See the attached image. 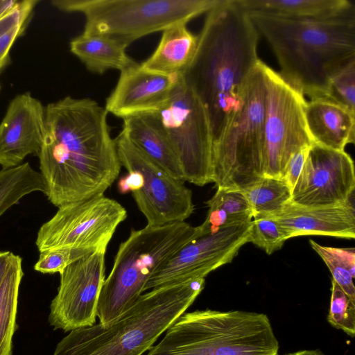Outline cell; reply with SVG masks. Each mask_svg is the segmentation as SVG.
<instances>
[{
    "instance_id": "f1b7e54d",
    "label": "cell",
    "mask_w": 355,
    "mask_h": 355,
    "mask_svg": "<svg viewBox=\"0 0 355 355\" xmlns=\"http://www.w3.org/2000/svg\"><path fill=\"white\" fill-rule=\"evenodd\" d=\"M327 316L329 323L351 337L355 335V299L349 297L334 281Z\"/></svg>"
},
{
    "instance_id": "d6986e66",
    "label": "cell",
    "mask_w": 355,
    "mask_h": 355,
    "mask_svg": "<svg viewBox=\"0 0 355 355\" xmlns=\"http://www.w3.org/2000/svg\"><path fill=\"white\" fill-rule=\"evenodd\" d=\"M304 118L313 144L345 150L355 139V114L327 99L306 101Z\"/></svg>"
},
{
    "instance_id": "4fadbf2b",
    "label": "cell",
    "mask_w": 355,
    "mask_h": 355,
    "mask_svg": "<svg viewBox=\"0 0 355 355\" xmlns=\"http://www.w3.org/2000/svg\"><path fill=\"white\" fill-rule=\"evenodd\" d=\"M251 221L199 234L183 245L152 274L144 291L191 279L205 278L230 263L250 241Z\"/></svg>"
},
{
    "instance_id": "3957f363",
    "label": "cell",
    "mask_w": 355,
    "mask_h": 355,
    "mask_svg": "<svg viewBox=\"0 0 355 355\" xmlns=\"http://www.w3.org/2000/svg\"><path fill=\"white\" fill-rule=\"evenodd\" d=\"M248 15L275 53L279 74L311 100L324 98L332 76L355 60V10L323 19Z\"/></svg>"
},
{
    "instance_id": "83f0119b",
    "label": "cell",
    "mask_w": 355,
    "mask_h": 355,
    "mask_svg": "<svg viewBox=\"0 0 355 355\" xmlns=\"http://www.w3.org/2000/svg\"><path fill=\"white\" fill-rule=\"evenodd\" d=\"M311 248L318 254L329 269L333 279L351 298L355 299V249L321 245L309 241Z\"/></svg>"
},
{
    "instance_id": "30bf717a",
    "label": "cell",
    "mask_w": 355,
    "mask_h": 355,
    "mask_svg": "<svg viewBox=\"0 0 355 355\" xmlns=\"http://www.w3.org/2000/svg\"><path fill=\"white\" fill-rule=\"evenodd\" d=\"M266 87L262 176L283 178L291 156L313 141L304 118V96L263 64Z\"/></svg>"
},
{
    "instance_id": "9c48e42d",
    "label": "cell",
    "mask_w": 355,
    "mask_h": 355,
    "mask_svg": "<svg viewBox=\"0 0 355 355\" xmlns=\"http://www.w3.org/2000/svg\"><path fill=\"white\" fill-rule=\"evenodd\" d=\"M155 114L178 159L184 181L200 187L212 182L213 135L209 115L182 74Z\"/></svg>"
},
{
    "instance_id": "ffe728a7",
    "label": "cell",
    "mask_w": 355,
    "mask_h": 355,
    "mask_svg": "<svg viewBox=\"0 0 355 355\" xmlns=\"http://www.w3.org/2000/svg\"><path fill=\"white\" fill-rule=\"evenodd\" d=\"M123 121L121 132L137 148L171 177L184 181L178 159L155 113L131 116Z\"/></svg>"
},
{
    "instance_id": "cb8c5ba5",
    "label": "cell",
    "mask_w": 355,
    "mask_h": 355,
    "mask_svg": "<svg viewBox=\"0 0 355 355\" xmlns=\"http://www.w3.org/2000/svg\"><path fill=\"white\" fill-rule=\"evenodd\" d=\"M206 204L209 207L207 217L199 225L204 232H213L225 226L252 220L250 207L240 190L217 188Z\"/></svg>"
},
{
    "instance_id": "1f68e13d",
    "label": "cell",
    "mask_w": 355,
    "mask_h": 355,
    "mask_svg": "<svg viewBox=\"0 0 355 355\" xmlns=\"http://www.w3.org/2000/svg\"><path fill=\"white\" fill-rule=\"evenodd\" d=\"M95 251L78 248H56L40 252L35 270L44 274L62 272L68 266Z\"/></svg>"
},
{
    "instance_id": "f546056e",
    "label": "cell",
    "mask_w": 355,
    "mask_h": 355,
    "mask_svg": "<svg viewBox=\"0 0 355 355\" xmlns=\"http://www.w3.org/2000/svg\"><path fill=\"white\" fill-rule=\"evenodd\" d=\"M322 99L339 104L355 114V60L332 76Z\"/></svg>"
},
{
    "instance_id": "8992f818",
    "label": "cell",
    "mask_w": 355,
    "mask_h": 355,
    "mask_svg": "<svg viewBox=\"0 0 355 355\" xmlns=\"http://www.w3.org/2000/svg\"><path fill=\"white\" fill-rule=\"evenodd\" d=\"M198 234V227L185 221L132 230L119 245L103 284L96 312L99 322L112 321L129 309L157 268Z\"/></svg>"
},
{
    "instance_id": "4dcf8cb0",
    "label": "cell",
    "mask_w": 355,
    "mask_h": 355,
    "mask_svg": "<svg viewBox=\"0 0 355 355\" xmlns=\"http://www.w3.org/2000/svg\"><path fill=\"white\" fill-rule=\"evenodd\" d=\"M287 239L272 216L254 218L251 222L250 241L271 254L282 248Z\"/></svg>"
},
{
    "instance_id": "7c38bea8",
    "label": "cell",
    "mask_w": 355,
    "mask_h": 355,
    "mask_svg": "<svg viewBox=\"0 0 355 355\" xmlns=\"http://www.w3.org/2000/svg\"><path fill=\"white\" fill-rule=\"evenodd\" d=\"M121 165L127 171H139L142 187L132 192L147 225H163L185 221L194 211L192 192L184 181L171 177L137 148L121 132L115 139Z\"/></svg>"
},
{
    "instance_id": "d6a6232c",
    "label": "cell",
    "mask_w": 355,
    "mask_h": 355,
    "mask_svg": "<svg viewBox=\"0 0 355 355\" xmlns=\"http://www.w3.org/2000/svg\"><path fill=\"white\" fill-rule=\"evenodd\" d=\"M37 0L18 1L15 7L0 18V37L21 23L29 21Z\"/></svg>"
},
{
    "instance_id": "9a60e30c",
    "label": "cell",
    "mask_w": 355,
    "mask_h": 355,
    "mask_svg": "<svg viewBox=\"0 0 355 355\" xmlns=\"http://www.w3.org/2000/svg\"><path fill=\"white\" fill-rule=\"evenodd\" d=\"M355 191L354 162L345 150L312 144L291 191V202L309 207L345 203Z\"/></svg>"
},
{
    "instance_id": "484cf974",
    "label": "cell",
    "mask_w": 355,
    "mask_h": 355,
    "mask_svg": "<svg viewBox=\"0 0 355 355\" xmlns=\"http://www.w3.org/2000/svg\"><path fill=\"white\" fill-rule=\"evenodd\" d=\"M241 191L252 212V218L271 216L291 201V189L282 178L261 176Z\"/></svg>"
},
{
    "instance_id": "6da1fadb",
    "label": "cell",
    "mask_w": 355,
    "mask_h": 355,
    "mask_svg": "<svg viewBox=\"0 0 355 355\" xmlns=\"http://www.w3.org/2000/svg\"><path fill=\"white\" fill-rule=\"evenodd\" d=\"M45 116L37 157L48 200L60 207L103 195L121 167L105 107L68 96L49 103Z\"/></svg>"
},
{
    "instance_id": "d4e9b609",
    "label": "cell",
    "mask_w": 355,
    "mask_h": 355,
    "mask_svg": "<svg viewBox=\"0 0 355 355\" xmlns=\"http://www.w3.org/2000/svg\"><path fill=\"white\" fill-rule=\"evenodd\" d=\"M23 276L22 259L15 254L0 286V355L12 354L18 294Z\"/></svg>"
},
{
    "instance_id": "836d02e7",
    "label": "cell",
    "mask_w": 355,
    "mask_h": 355,
    "mask_svg": "<svg viewBox=\"0 0 355 355\" xmlns=\"http://www.w3.org/2000/svg\"><path fill=\"white\" fill-rule=\"evenodd\" d=\"M29 21L17 25L0 37V73L10 62V52L15 41L24 33Z\"/></svg>"
},
{
    "instance_id": "e575fe53",
    "label": "cell",
    "mask_w": 355,
    "mask_h": 355,
    "mask_svg": "<svg viewBox=\"0 0 355 355\" xmlns=\"http://www.w3.org/2000/svg\"><path fill=\"white\" fill-rule=\"evenodd\" d=\"M309 147L303 148L293 154L286 166L283 178L290 188H293L302 171Z\"/></svg>"
},
{
    "instance_id": "ba28073f",
    "label": "cell",
    "mask_w": 355,
    "mask_h": 355,
    "mask_svg": "<svg viewBox=\"0 0 355 355\" xmlns=\"http://www.w3.org/2000/svg\"><path fill=\"white\" fill-rule=\"evenodd\" d=\"M222 0H53L66 12L85 17L83 33L107 37L125 48L147 35L187 24Z\"/></svg>"
},
{
    "instance_id": "277c9868",
    "label": "cell",
    "mask_w": 355,
    "mask_h": 355,
    "mask_svg": "<svg viewBox=\"0 0 355 355\" xmlns=\"http://www.w3.org/2000/svg\"><path fill=\"white\" fill-rule=\"evenodd\" d=\"M205 284L199 278L152 289L113 320L71 331L53 355H142L186 312Z\"/></svg>"
},
{
    "instance_id": "5bb4252c",
    "label": "cell",
    "mask_w": 355,
    "mask_h": 355,
    "mask_svg": "<svg viewBox=\"0 0 355 355\" xmlns=\"http://www.w3.org/2000/svg\"><path fill=\"white\" fill-rule=\"evenodd\" d=\"M105 252H95L60 273L58 293L50 305L49 322L55 329L71 331L96 323L97 306L105 279Z\"/></svg>"
},
{
    "instance_id": "52a82bcc",
    "label": "cell",
    "mask_w": 355,
    "mask_h": 355,
    "mask_svg": "<svg viewBox=\"0 0 355 355\" xmlns=\"http://www.w3.org/2000/svg\"><path fill=\"white\" fill-rule=\"evenodd\" d=\"M259 60L242 88V104L212 146V182L242 190L261 176L264 150L266 87Z\"/></svg>"
},
{
    "instance_id": "44dd1931",
    "label": "cell",
    "mask_w": 355,
    "mask_h": 355,
    "mask_svg": "<svg viewBox=\"0 0 355 355\" xmlns=\"http://www.w3.org/2000/svg\"><path fill=\"white\" fill-rule=\"evenodd\" d=\"M248 14L295 19H323L355 10L349 0H235Z\"/></svg>"
},
{
    "instance_id": "603a6c76",
    "label": "cell",
    "mask_w": 355,
    "mask_h": 355,
    "mask_svg": "<svg viewBox=\"0 0 355 355\" xmlns=\"http://www.w3.org/2000/svg\"><path fill=\"white\" fill-rule=\"evenodd\" d=\"M69 47L89 71L97 74L109 69L122 71L138 64L125 46L105 37L82 33L71 40Z\"/></svg>"
},
{
    "instance_id": "7a4b0ae2",
    "label": "cell",
    "mask_w": 355,
    "mask_h": 355,
    "mask_svg": "<svg viewBox=\"0 0 355 355\" xmlns=\"http://www.w3.org/2000/svg\"><path fill=\"white\" fill-rule=\"evenodd\" d=\"M207 13L182 75L207 111L214 142L241 106L243 85L259 60V34L235 0H222Z\"/></svg>"
},
{
    "instance_id": "d590c367",
    "label": "cell",
    "mask_w": 355,
    "mask_h": 355,
    "mask_svg": "<svg viewBox=\"0 0 355 355\" xmlns=\"http://www.w3.org/2000/svg\"><path fill=\"white\" fill-rule=\"evenodd\" d=\"M144 184V178L137 171H128V173L119 178L117 182L119 192L125 194L139 191Z\"/></svg>"
},
{
    "instance_id": "8d00e7d4",
    "label": "cell",
    "mask_w": 355,
    "mask_h": 355,
    "mask_svg": "<svg viewBox=\"0 0 355 355\" xmlns=\"http://www.w3.org/2000/svg\"><path fill=\"white\" fill-rule=\"evenodd\" d=\"M14 255L15 254L10 251H0V286Z\"/></svg>"
},
{
    "instance_id": "2e32d148",
    "label": "cell",
    "mask_w": 355,
    "mask_h": 355,
    "mask_svg": "<svg viewBox=\"0 0 355 355\" xmlns=\"http://www.w3.org/2000/svg\"><path fill=\"white\" fill-rule=\"evenodd\" d=\"M46 106L26 92L9 103L0 123V166L9 168L30 155L38 156L45 134Z\"/></svg>"
},
{
    "instance_id": "ab89813d",
    "label": "cell",
    "mask_w": 355,
    "mask_h": 355,
    "mask_svg": "<svg viewBox=\"0 0 355 355\" xmlns=\"http://www.w3.org/2000/svg\"><path fill=\"white\" fill-rule=\"evenodd\" d=\"M0 89H1V85H0Z\"/></svg>"
},
{
    "instance_id": "74e56055",
    "label": "cell",
    "mask_w": 355,
    "mask_h": 355,
    "mask_svg": "<svg viewBox=\"0 0 355 355\" xmlns=\"http://www.w3.org/2000/svg\"><path fill=\"white\" fill-rule=\"evenodd\" d=\"M18 1L0 0V18L12 9Z\"/></svg>"
},
{
    "instance_id": "7402d4cb",
    "label": "cell",
    "mask_w": 355,
    "mask_h": 355,
    "mask_svg": "<svg viewBox=\"0 0 355 355\" xmlns=\"http://www.w3.org/2000/svg\"><path fill=\"white\" fill-rule=\"evenodd\" d=\"M198 40L187 24L173 25L162 31L156 49L140 66L166 75L182 74L193 58Z\"/></svg>"
},
{
    "instance_id": "e0dca14e",
    "label": "cell",
    "mask_w": 355,
    "mask_h": 355,
    "mask_svg": "<svg viewBox=\"0 0 355 355\" xmlns=\"http://www.w3.org/2000/svg\"><path fill=\"white\" fill-rule=\"evenodd\" d=\"M181 74L166 75L139 64L121 71L116 86L106 98L105 109L125 119L157 112L169 98Z\"/></svg>"
},
{
    "instance_id": "5b68a950",
    "label": "cell",
    "mask_w": 355,
    "mask_h": 355,
    "mask_svg": "<svg viewBox=\"0 0 355 355\" xmlns=\"http://www.w3.org/2000/svg\"><path fill=\"white\" fill-rule=\"evenodd\" d=\"M267 315L211 309L184 312L146 355H278Z\"/></svg>"
},
{
    "instance_id": "4316f807",
    "label": "cell",
    "mask_w": 355,
    "mask_h": 355,
    "mask_svg": "<svg viewBox=\"0 0 355 355\" xmlns=\"http://www.w3.org/2000/svg\"><path fill=\"white\" fill-rule=\"evenodd\" d=\"M36 191L46 194V187L41 173L28 162L0 170V216L24 196Z\"/></svg>"
},
{
    "instance_id": "ac0fdd59",
    "label": "cell",
    "mask_w": 355,
    "mask_h": 355,
    "mask_svg": "<svg viewBox=\"0 0 355 355\" xmlns=\"http://www.w3.org/2000/svg\"><path fill=\"white\" fill-rule=\"evenodd\" d=\"M354 193L342 205L309 207L288 202L273 217L286 239L318 235L343 239L355 237Z\"/></svg>"
},
{
    "instance_id": "8fae6325",
    "label": "cell",
    "mask_w": 355,
    "mask_h": 355,
    "mask_svg": "<svg viewBox=\"0 0 355 355\" xmlns=\"http://www.w3.org/2000/svg\"><path fill=\"white\" fill-rule=\"evenodd\" d=\"M127 211L116 200L104 195L64 205L39 229V252L78 248L106 252Z\"/></svg>"
},
{
    "instance_id": "f35d334b",
    "label": "cell",
    "mask_w": 355,
    "mask_h": 355,
    "mask_svg": "<svg viewBox=\"0 0 355 355\" xmlns=\"http://www.w3.org/2000/svg\"><path fill=\"white\" fill-rule=\"evenodd\" d=\"M284 355H325L321 350L317 349H304L291 352Z\"/></svg>"
}]
</instances>
